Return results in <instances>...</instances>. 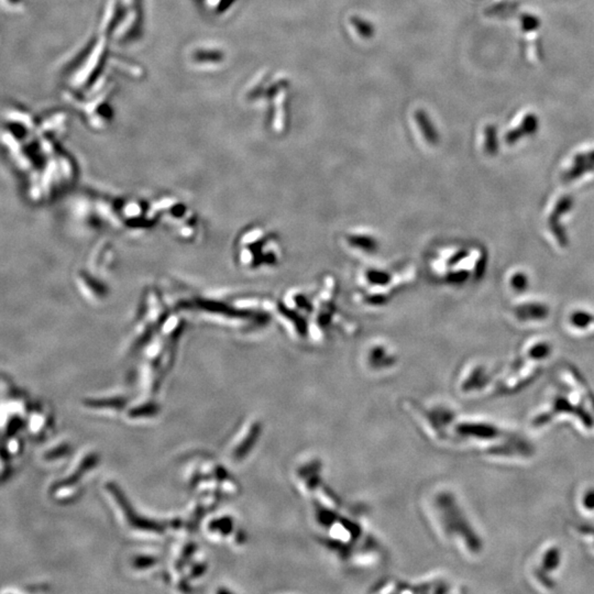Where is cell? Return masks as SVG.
<instances>
[{"label":"cell","instance_id":"7","mask_svg":"<svg viewBox=\"0 0 594 594\" xmlns=\"http://www.w3.org/2000/svg\"><path fill=\"white\" fill-rule=\"evenodd\" d=\"M239 527L230 515H214L206 521L205 534L216 542H237Z\"/></svg>","mask_w":594,"mask_h":594},{"label":"cell","instance_id":"16","mask_svg":"<svg viewBox=\"0 0 594 594\" xmlns=\"http://www.w3.org/2000/svg\"><path fill=\"white\" fill-rule=\"evenodd\" d=\"M537 127H538V120H537L536 117L532 113H528L523 118L521 124L506 133V142L509 144H515L517 140H520L526 135H532V133H535Z\"/></svg>","mask_w":594,"mask_h":594},{"label":"cell","instance_id":"12","mask_svg":"<svg viewBox=\"0 0 594 594\" xmlns=\"http://www.w3.org/2000/svg\"><path fill=\"white\" fill-rule=\"evenodd\" d=\"M566 327L577 337H594V314L584 308H573L567 315Z\"/></svg>","mask_w":594,"mask_h":594},{"label":"cell","instance_id":"9","mask_svg":"<svg viewBox=\"0 0 594 594\" xmlns=\"http://www.w3.org/2000/svg\"><path fill=\"white\" fill-rule=\"evenodd\" d=\"M164 564H164L163 556L155 550L135 551L128 559V566L133 575H141V577L155 575V572L158 571L160 567H164Z\"/></svg>","mask_w":594,"mask_h":594},{"label":"cell","instance_id":"18","mask_svg":"<svg viewBox=\"0 0 594 594\" xmlns=\"http://www.w3.org/2000/svg\"><path fill=\"white\" fill-rule=\"evenodd\" d=\"M483 150L486 155L491 157L498 152V138L494 126H487L484 129Z\"/></svg>","mask_w":594,"mask_h":594},{"label":"cell","instance_id":"3","mask_svg":"<svg viewBox=\"0 0 594 594\" xmlns=\"http://www.w3.org/2000/svg\"><path fill=\"white\" fill-rule=\"evenodd\" d=\"M98 464L100 458L96 453H83L73 462L69 472L52 483L50 488L51 498L60 503H69L80 498L84 479L89 477V473L98 467Z\"/></svg>","mask_w":594,"mask_h":594},{"label":"cell","instance_id":"10","mask_svg":"<svg viewBox=\"0 0 594 594\" xmlns=\"http://www.w3.org/2000/svg\"><path fill=\"white\" fill-rule=\"evenodd\" d=\"M487 368L482 365H473L466 370L461 380H460V391L464 396L467 394H475L482 393V390H487L490 385H493L490 382L492 381L490 378Z\"/></svg>","mask_w":594,"mask_h":594},{"label":"cell","instance_id":"13","mask_svg":"<svg viewBox=\"0 0 594 594\" xmlns=\"http://www.w3.org/2000/svg\"><path fill=\"white\" fill-rule=\"evenodd\" d=\"M594 169V147L575 153L569 163L562 170V176L567 181L575 180Z\"/></svg>","mask_w":594,"mask_h":594},{"label":"cell","instance_id":"15","mask_svg":"<svg viewBox=\"0 0 594 594\" xmlns=\"http://www.w3.org/2000/svg\"><path fill=\"white\" fill-rule=\"evenodd\" d=\"M72 453V448L67 442H60L52 447L47 448V450H43L41 453V461L43 464H61L64 461H67Z\"/></svg>","mask_w":594,"mask_h":594},{"label":"cell","instance_id":"2","mask_svg":"<svg viewBox=\"0 0 594 594\" xmlns=\"http://www.w3.org/2000/svg\"><path fill=\"white\" fill-rule=\"evenodd\" d=\"M107 493L109 503L116 513L117 520L122 523V527L128 533L144 539H160L169 532L171 523L149 520L139 514L129 503L125 493L115 483H107L104 488Z\"/></svg>","mask_w":594,"mask_h":594},{"label":"cell","instance_id":"8","mask_svg":"<svg viewBox=\"0 0 594 594\" xmlns=\"http://www.w3.org/2000/svg\"><path fill=\"white\" fill-rule=\"evenodd\" d=\"M511 312L520 323H537L547 319L550 310L545 301L525 299L515 301L512 306Z\"/></svg>","mask_w":594,"mask_h":594},{"label":"cell","instance_id":"20","mask_svg":"<svg viewBox=\"0 0 594 594\" xmlns=\"http://www.w3.org/2000/svg\"><path fill=\"white\" fill-rule=\"evenodd\" d=\"M577 532L594 553V526L580 525L577 528Z\"/></svg>","mask_w":594,"mask_h":594},{"label":"cell","instance_id":"1","mask_svg":"<svg viewBox=\"0 0 594 594\" xmlns=\"http://www.w3.org/2000/svg\"><path fill=\"white\" fill-rule=\"evenodd\" d=\"M166 579L177 590L187 591L202 581L208 569L204 553L191 540L179 542L172 547L166 560Z\"/></svg>","mask_w":594,"mask_h":594},{"label":"cell","instance_id":"5","mask_svg":"<svg viewBox=\"0 0 594 594\" xmlns=\"http://www.w3.org/2000/svg\"><path fill=\"white\" fill-rule=\"evenodd\" d=\"M53 418L51 409L41 401H36L29 407L25 418V431L34 439H43L45 435L52 431V426H54Z\"/></svg>","mask_w":594,"mask_h":594},{"label":"cell","instance_id":"14","mask_svg":"<svg viewBox=\"0 0 594 594\" xmlns=\"http://www.w3.org/2000/svg\"><path fill=\"white\" fill-rule=\"evenodd\" d=\"M553 348L546 338H532L522 349V356L533 363H542L549 358Z\"/></svg>","mask_w":594,"mask_h":594},{"label":"cell","instance_id":"4","mask_svg":"<svg viewBox=\"0 0 594 594\" xmlns=\"http://www.w3.org/2000/svg\"><path fill=\"white\" fill-rule=\"evenodd\" d=\"M573 207V197L566 192L553 195L545 208L544 226L553 246L557 249H566L568 237L564 230V219Z\"/></svg>","mask_w":594,"mask_h":594},{"label":"cell","instance_id":"11","mask_svg":"<svg viewBox=\"0 0 594 594\" xmlns=\"http://www.w3.org/2000/svg\"><path fill=\"white\" fill-rule=\"evenodd\" d=\"M129 405V400L125 396H107L102 398H87L84 407L91 412L106 416L124 414Z\"/></svg>","mask_w":594,"mask_h":594},{"label":"cell","instance_id":"17","mask_svg":"<svg viewBox=\"0 0 594 594\" xmlns=\"http://www.w3.org/2000/svg\"><path fill=\"white\" fill-rule=\"evenodd\" d=\"M506 283L509 288L514 292H523L528 288L529 284V277L524 270L521 269H513L506 277Z\"/></svg>","mask_w":594,"mask_h":594},{"label":"cell","instance_id":"6","mask_svg":"<svg viewBox=\"0 0 594 594\" xmlns=\"http://www.w3.org/2000/svg\"><path fill=\"white\" fill-rule=\"evenodd\" d=\"M538 564H534V568H538V570L534 569L533 575H535V579L538 581L540 586L544 588L551 586L553 588V582L551 575L557 573L560 569L561 562H562V553L557 546H548L545 548L542 553L538 555Z\"/></svg>","mask_w":594,"mask_h":594},{"label":"cell","instance_id":"19","mask_svg":"<svg viewBox=\"0 0 594 594\" xmlns=\"http://www.w3.org/2000/svg\"><path fill=\"white\" fill-rule=\"evenodd\" d=\"M578 505L584 513H594V487L584 488L578 495Z\"/></svg>","mask_w":594,"mask_h":594}]
</instances>
